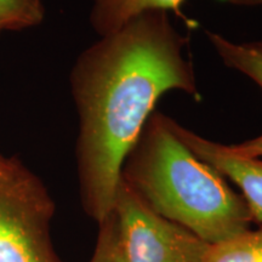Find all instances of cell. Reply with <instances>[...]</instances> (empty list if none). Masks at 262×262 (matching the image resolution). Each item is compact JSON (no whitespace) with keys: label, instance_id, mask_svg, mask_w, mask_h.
Here are the masks:
<instances>
[{"label":"cell","instance_id":"cell-1","mask_svg":"<svg viewBox=\"0 0 262 262\" xmlns=\"http://www.w3.org/2000/svg\"><path fill=\"white\" fill-rule=\"evenodd\" d=\"M188 45L169 12L149 11L101 37L75 62L80 196L98 225L113 214L124 162L160 97L178 90L201 100Z\"/></svg>","mask_w":262,"mask_h":262},{"label":"cell","instance_id":"cell-2","mask_svg":"<svg viewBox=\"0 0 262 262\" xmlns=\"http://www.w3.org/2000/svg\"><path fill=\"white\" fill-rule=\"evenodd\" d=\"M155 111L130 150L122 181L157 214L214 245L254 224L247 202L227 179L199 159Z\"/></svg>","mask_w":262,"mask_h":262},{"label":"cell","instance_id":"cell-3","mask_svg":"<svg viewBox=\"0 0 262 262\" xmlns=\"http://www.w3.org/2000/svg\"><path fill=\"white\" fill-rule=\"evenodd\" d=\"M114 216L126 262H205L211 244L149 209L120 180Z\"/></svg>","mask_w":262,"mask_h":262},{"label":"cell","instance_id":"cell-4","mask_svg":"<svg viewBox=\"0 0 262 262\" xmlns=\"http://www.w3.org/2000/svg\"><path fill=\"white\" fill-rule=\"evenodd\" d=\"M54 202L39 179L0 187V262H61L52 248Z\"/></svg>","mask_w":262,"mask_h":262},{"label":"cell","instance_id":"cell-5","mask_svg":"<svg viewBox=\"0 0 262 262\" xmlns=\"http://www.w3.org/2000/svg\"><path fill=\"white\" fill-rule=\"evenodd\" d=\"M171 125L179 139L199 159L211 165L241 189L253 222L262 225V157L238 156L228 148V145L205 139L176 120H171Z\"/></svg>","mask_w":262,"mask_h":262},{"label":"cell","instance_id":"cell-6","mask_svg":"<svg viewBox=\"0 0 262 262\" xmlns=\"http://www.w3.org/2000/svg\"><path fill=\"white\" fill-rule=\"evenodd\" d=\"M186 0H93L90 21L100 37L122 29L127 22L149 11L172 12L183 21H191L183 15Z\"/></svg>","mask_w":262,"mask_h":262},{"label":"cell","instance_id":"cell-7","mask_svg":"<svg viewBox=\"0 0 262 262\" xmlns=\"http://www.w3.org/2000/svg\"><path fill=\"white\" fill-rule=\"evenodd\" d=\"M205 35L226 67L247 75L262 90V39L235 42L216 32L205 31Z\"/></svg>","mask_w":262,"mask_h":262},{"label":"cell","instance_id":"cell-8","mask_svg":"<svg viewBox=\"0 0 262 262\" xmlns=\"http://www.w3.org/2000/svg\"><path fill=\"white\" fill-rule=\"evenodd\" d=\"M205 262H262V225L211 245Z\"/></svg>","mask_w":262,"mask_h":262},{"label":"cell","instance_id":"cell-9","mask_svg":"<svg viewBox=\"0 0 262 262\" xmlns=\"http://www.w3.org/2000/svg\"><path fill=\"white\" fill-rule=\"evenodd\" d=\"M44 16L41 0H0V31L34 27Z\"/></svg>","mask_w":262,"mask_h":262},{"label":"cell","instance_id":"cell-10","mask_svg":"<svg viewBox=\"0 0 262 262\" xmlns=\"http://www.w3.org/2000/svg\"><path fill=\"white\" fill-rule=\"evenodd\" d=\"M100 226L93 257L89 262H113L118 245L117 221L114 212Z\"/></svg>","mask_w":262,"mask_h":262},{"label":"cell","instance_id":"cell-11","mask_svg":"<svg viewBox=\"0 0 262 262\" xmlns=\"http://www.w3.org/2000/svg\"><path fill=\"white\" fill-rule=\"evenodd\" d=\"M29 173L31 172L19 163L0 156V187L21 181Z\"/></svg>","mask_w":262,"mask_h":262},{"label":"cell","instance_id":"cell-12","mask_svg":"<svg viewBox=\"0 0 262 262\" xmlns=\"http://www.w3.org/2000/svg\"><path fill=\"white\" fill-rule=\"evenodd\" d=\"M228 148L238 156L251 157V158H261L262 157V135L255 139L247 140L237 145H228Z\"/></svg>","mask_w":262,"mask_h":262},{"label":"cell","instance_id":"cell-13","mask_svg":"<svg viewBox=\"0 0 262 262\" xmlns=\"http://www.w3.org/2000/svg\"><path fill=\"white\" fill-rule=\"evenodd\" d=\"M229 4L238 6H256L262 5V0H228Z\"/></svg>","mask_w":262,"mask_h":262},{"label":"cell","instance_id":"cell-14","mask_svg":"<svg viewBox=\"0 0 262 262\" xmlns=\"http://www.w3.org/2000/svg\"><path fill=\"white\" fill-rule=\"evenodd\" d=\"M113 262H126L125 258H124V256H123L122 251H120L119 245H117V250H116V254H114Z\"/></svg>","mask_w":262,"mask_h":262}]
</instances>
